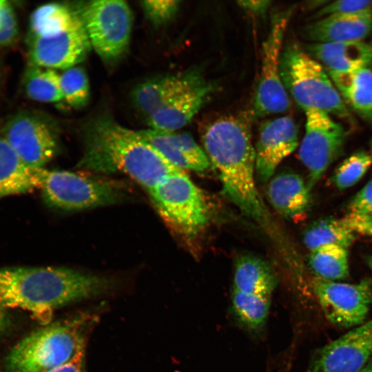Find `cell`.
<instances>
[{"label": "cell", "mask_w": 372, "mask_h": 372, "mask_svg": "<svg viewBox=\"0 0 372 372\" xmlns=\"http://www.w3.org/2000/svg\"><path fill=\"white\" fill-rule=\"evenodd\" d=\"M180 1L175 0H146L141 6L147 19L159 26L171 21L179 10Z\"/></svg>", "instance_id": "cell-32"}, {"label": "cell", "mask_w": 372, "mask_h": 372, "mask_svg": "<svg viewBox=\"0 0 372 372\" xmlns=\"http://www.w3.org/2000/svg\"><path fill=\"white\" fill-rule=\"evenodd\" d=\"M298 145V128L291 117L281 116L263 123L255 147L256 175L260 181L268 182Z\"/></svg>", "instance_id": "cell-15"}, {"label": "cell", "mask_w": 372, "mask_h": 372, "mask_svg": "<svg viewBox=\"0 0 372 372\" xmlns=\"http://www.w3.org/2000/svg\"><path fill=\"white\" fill-rule=\"evenodd\" d=\"M4 306L0 300V335L3 332V328L5 327L6 322V316L4 312Z\"/></svg>", "instance_id": "cell-39"}, {"label": "cell", "mask_w": 372, "mask_h": 372, "mask_svg": "<svg viewBox=\"0 0 372 372\" xmlns=\"http://www.w3.org/2000/svg\"><path fill=\"white\" fill-rule=\"evenodd\" d=\"M111 286L106 278L63 267L0 269V300L4 307L25 310L46 325L56 309L99 296Z\"/></svg>", "instance_id": "cell-1"}, {"label": "cell", "mask_w": 372, "mask_h": 372, "mask_svg": "<svg viewBox=\"0 0 372 372\" xmlns=\"http://www.w3.org/2000/svg\"><path fill=\"white\" fill-rule=\"evenodd\" d=\"M27 96L37 101L54 103L63 100L60 74L56 70L30 65L23 76Z\"/></svg>", "instance_id": "cell-28"}, {"label": "cell", "mask_w": 372, "mask_h": 372, "mask_svg": "<svg viewBox=\"0 0 372 372\" xmlns=\"http://www.w3.org/2000/svg\"><path fill=\"white\" fill-rule=\"evenodd\" d=\"M371 48H372V44H371Z\"/></svg>", "instance_id": "cell-42"}, {"label": "cell", "mask_w": 372, "mask_h": 372, "mask_svg": "<svg viewBox=\"0 0 372 372\" xmlns=\"http://www.w3.org/2000/svg\"><path fill=\"white\" fill-rule=\"evenodd\" d=\"M367 263L370 268L372 269V256L367 258Z\"/></svg>", "instance_id": "cell-41"}, {"label": "cell", "mask_w": 372, "mask_h": 372, "mask_svg": "<svg viewBox=\"0 0 372 372\" xmlns=\"http://www.w3.org/2000/svg\"><path fill=\"white\" fill-rule=\"evenodd\" d=\"M96 320L95 315L80 313L31 333L6 357V372H43L68 362L85 349Z\"/></svg>", "instance_id": "cell-4"}, {"label": "cell", "mask_w": 372, "mask_h": 372, "mask_svg": "<svg viewBox=\"0 0 372 372\" xmlns=\"http://www.w3.org/2000/svg\"><path fill=\"white\" fill-rule=\"evenodd\" d=\"M305 133L298 155L309 171L311 190L342 149L346 132L343 126L325 112L305 111Z\"/></svg>", "instance_id": "cell-11"}, {"label": "cell", "mask_w": 372, "mask_h": 372, "mask_svg": "<svg viewBox=\"0 0 372 372\" xmlns=\"http://www.w3.org/2000/svg\"><path fill=\"white\" fill-rule=\"evenodd\" d=\"M372 357V320L318 349L307 372H357Z\"/></svg>", "instance_id": "cell-13"}, {"label": "cell", "mask_w": 372, "mask_h": 372, "mask_svg": "<svg viewBox=\"0 0 372 372\" xmlns=\"http://www.w3.org/2000/svg\"><path fill=\"white\" fill-rule=\"evenodd\" d=\"M290 10L276 15L262 45L260 75L255 94L254 114L261 117L285 112L290 107L280 74V58Z\"/></svg>", "instance_id": "cell-9"}, {"label": "cell", "mask_w": 372, "mask_h": 372, "mask_svg": "<svg viewBox=\"0 0 372 372\" xmlns=\"http://www.w3.org/2000/svg\"><path fill=\"white\" fill-rule=\"evenodd\" d=\"M3 136L21 161L33 169L43 168L57 153L59 134L45 116L19 112L6 122Z\"/></svg>", "instance_id": "cell-10"}, {"label": "cell", "mask_w": 372, "mask_h": 372, "mask_svg": "<svg viewBox=\"0 0 372 372\" xmlns=\"http://www.w3.org/2000/svg\"><path fill=\"white\" fill-rule=\"evenodd\" d=\"M342 220L353 231L372 236V213L367 215L349 213Z\"/></svg>", "instance_id": "cell-36"}, {"label": "cell", "mask_w": 372, "mask_h": 372, "mask_svg": "<svg viewBox=\"0 0 372 372\" xmlns=\"http://www.w3.org/2000/svg\"><path fill=\"white\" fill-rule=\"evenodd\" d=\"M372 164V156L365 152H356L346 158L335 170L333 183L339 189L356 184Z\"/></svg>", "instance_id": "cell-31"}, {"label": "cell", "mask_w": 372, "mask_h": 372, "mask_svg": "<svg viewBox=\"0 0 372 372\" xmlns=\"http://www.w3.org/2000/svg\"><path fill=\"white\" fill-rule=\"evenodd\" d=\"M238 3L245 11L256 15L264 14L268 10L269 1H240Z\"/></svg>", "instance_id": "cell-38"}, {"label": "cell", "mask_w": 372, "mask_h": 372, "mask_svg": "<svg viewBox=\"0 0 372 372\" xmlns=\"http://www.w3.org/2000/svg\"><path fill=\"white\" fill-rule=\"evenodd\" d=\"M84 149L78 167L102 174L122 173L147 192L171 174L174 166L137 131L111 118L91 121L83 133Z\"/></svg>", "instance_id": "cell-2"}, {"label": "cell", "mask_w": 372, "mask_h": 372, "mask_svg": "<svg viewBox=\"0 0 372 372\" xmlns=\"http://www.w3.org/2000/svg\"><path fill=\"white\" fill-rule=\"evenodd\" d=\"M137 132L168 161L181 170L203 172L211 165L205 150L188 133L152 128Z\"/></svg>", "instance_id": "cell-17"}, {"label": "cell", "mask_w": 372, "mask_h": 372, "mask_svg": "<svg viewBox=\"0 0 372 372\" xmlns=\"http://www.w3.org/2000/svg\"><path fill=\"white\" fill-rule=\"evenodd\" d=\"M329 77L342 99L363 118L372 121V70L362 68Z\"/></svg>", "instance_id": "cell-24"}, {"label": "cell", "mask_w": 372, "mask_h": 372, "mask_svg": "<svg viewBox=\"0 0 372 372\" xmlns=\"http://www.w3.org/2000/svg\"><path fill=\"white\" fill-rule=\"evenodd\" d=\"M357 372H372V362L366 364L365 366H364L362 369H361Z\"/></svg>", "instance_id": "cell-40"}, {"label": "cell", "mask_w": 372, "mask_h": 372, "mask_svg": "<svg viewBox=\"0 0 372 372\" xmlns=\"http://www.w3.org/2000/svg\"><path fill=\"white\" fill-rule=\"evenodd\" d=\"M148 192L163 217L186 236L196 235L209 220L204 194L183 170L167 176Z\"/></svg>", "instance_id": "cell-7"}, {"label": "cell", "mask_w": 372, "mask_h": 372, "mask_svg": "<svg viewBox=\"0 0 372 372\" xmlns=\"http://www.w3.org/2000/svg\"><path fill=\"white\" fill-rule=\"evenodd\" d=\"M203 76L189 72L147 80L134 89L132 99L136 108L146 119L174 96L196 84Z\"/></svg>", "instance_id": "cell-20"}, {"label": "cell", "mask_w": 372, "mask_h": 372, "mask_svg": "<svg viewBox=\"0 0 372 372\" xmlns=\"http://www.w3.org/2000/svg\"><path fill=\"white\" fill-rule=\"evenodd\" d=\"M372 30V11L334 14L306 25L304 34L313 43L362 41Z\"/></svg>", "instance_id": "cell-19"}, {"label": "cell", "mask_w": 372, "mask_h": 372, "mask_svg": "<svg viewBox=\"0 0 372 372\" xmlns=\"http://www.w3.org/2000/svg\"><path fill=\"white\" fill-rule=\"evenodd\" d=\"M372 11V1L338 0L322 7L314 18L321 19L334 14H355Z\"/></svg>", "instance_id": "cell-33"}, {"label": "cell", "mask_w": 372, "mask_h": 372, "mask_svg": "<svg viewBox=\"0 0 372 372\" xmlns=\"http://www.w3.org/2000/svg\"><path fill=\"white\" fill-rule=\"evenodd\" d=\"M201 138L224 193L245 214L264 223L267 211L256 185L255 148L245 122L234 116L218 118L203 128Z\"/></svg>", "instance_id": "cell-3"}, {"label": "cell", "mask_w": 372, "mask_h": 372, "mask_svg": "<svg viewBox=\"0 0 372 372\" xmlns=\"http://www.w3.org/2000/svg\"><path fill=\"white\" fill-rule=\"evenodd\" d=\"M268 182V200L280 214L288 218H296L309 209L310 189L298 174L284 172L272 177Z\"/></svg>", "instance_id": "cell-21"}, {"label": "cell", "mask_w": 372, "mask_h": 372, "mask_svg": "<svg viewBox=\"0 0 372 372\" xmlns=\"http://www.w3.org/2000/svg\"><path fill=\"white\" fill-rule=\"evenodd\" d=\"M280 74L287 92L304 111L318 110L351 122L349 110L324 67L296 45L282 51Z\"/></svg>", "instance_id": "cell-5"}, {"label": "cell", "mask_w": 372, "mask_h": 372, "mask_svg": "<svg viewBox=\"0 0 372 372\" xmlns=\"http://www.w3.org/2000/svg\"><path fill=\"white\" fill-rule=\"evenodd\" d=\"M45 203L64 210H81L114 204L124 197L112 183L79 172L40 171V187Z\"/></svg>", "instance_id": "cell-6"}, {"label": "cell", "mask_w": 372, "mask_h": 372, "mask_svg": "<svg viewBox=\"0 0 372 372\" xmlns=\"http://www.w3.org/2000/svg\"><path fill=\"white\" fill-rule=\"evenodd\" d=\"M271 298L234 290L231 295L233 311L241 324L253 331L265 324Z\"/></svg>", "instance_id": "cell-29"}, {"label": "cell", "mask_w": 372, "mask_h": 372, "mask_svg": "<svg viewBox=\"0 0 372 372\" xmlns=\"http://www.w3.org/2000/svg\"><path fill=\"white\" fill-rule=\"evenodd\" d=\"M355 233L342 219L325 218L314 222L306 229L303 242L310 251L329 245L347 249L355 240Z\"/></svg>", "instance_id": "cell-26"}, {"label": "cell", "mask_w": 372, "mask_h": 372, "mask_svg": "<svg viewBox=\"0 0 372 372\" xmlns=\"http://www.w3.org/2000/svg\"><path fill=\"white\" fill-rule=\"evenodd\" d=\"M349 208L350 214L367 215L372 213V180L355 195Z\"/></svg>", "instance_id": "cell-35"}, {"label": "cell", "mask_w": 372, "mask_h": 372, "mask_svg": "<svg viewBox=\"0 0 372 372\" xmlns=\"http://www.w3.org/2000/svg\"><path fill=\"white\" fill-rule=\"evenodd\" d=\"M312 287L319 304L333 324L355 327L364 322L372 304V282L367 279L355 284L315 277Z\"/></svg>", "instance_id": "cell-12"}, {"label": "cell", "mask_w": 372, "mask_h": 372, "mask_svg": "<svg viewBox=\"0 0 372 372\" xmlns=\"http://www.w3.org/2000/svg\"><path fill=\"white\" fill-rule=\"evenodd\" d=\"M43 372H85V349L79 351L68 362Z\"/></svg>", "instance_id": "cell-37"}, {"label": "cell", "mask_w": 372, "mask_h": 372, "mask_svg": "<svg viewBox=\"0 0 372 372\" xmlns=\"http://www.w3.org/2000/svg\"><path fill=\"white\" fill-rule=\"evenodd\" d=\"M307 51L324 67L329 76L372 66V48L362 41L312 43L307 46Z\"/></svg>", "instance_id": "cell-18"}, {"label": "cell", "mask_w": 372, "mask_h": 372, "mask_svg": "<svg viewBox=\"0 0 372 372\" xmlns=\"http://www.w3.org/2000/svg\"><path fill=\"white\" fill-rule=\"evenodd\" d=\"M18 34V25L12 6L0 0V45L13 42Z\"/></svg>", "instance_id": "cell-34"}, {"label": "cell", "mask_w": 372, "mask_h": 372, "mask_svg": "<svg viewBox=\"0 0 372 372\" xmlns=\"http://www.w3.org/2000/svg\"><path fill=\"white\" fill-rule=\"evenodd\" d=\"M78 10L92 48L103 61L118 59L131 37L133 15L128 4L120 0L92 1Z\"/></svg>", "instance_id": "cell-8"}, {"label": "cell", "mask_w": 372, "mask_h": 372, "mask_svg": "<svg viewBox=\"0 0 372 372\" xmlns=\"http://www.w3.org/2000/svg\"><path fill=\"white\" fill-rule=\"evenodd\" d=\"M277 285L276 276L267 262L252 255L238 259L234 276V289L271 298Z\"/></svg>", "instance_id": "cell-23"}, {"label": "cell", "mask_w": 372, "mask_h": 372, "mask_svg": "<svg viewBox=\"0 0 372 372\" xmlns=\"http://www.w3.org/2000/svg\"><path fill=\"white\" fill-rule=\"evenodd\" d=\"M214 90V85L203 77L148 117L147 125L154 130L178 131L192 120L209 99Z\"/></svg>", "instance_id": "cell-16"}, {"label": "cell", "mask_w": 372, "mask_h": 372, "mask_svg": "<svg viewBox=\"0 0 372 372\" xmlns=\"http://www.w3.org/2000/svg\"><path fill=\"white\" fill-rule=\"evenodd\" d=\"M63 99L74 108L85 107L90 99V83L84 69L76 65L60 74Z\"/></svg>", "instance_id": "cell-30"}, {"label": "cell", "mask_w": 372, "mask_h": 372, "mask_svg": "<svg viewBox=\"0 0 372 372\" xmlns=\"http://www.w3.org/2000/svg\"><path fill=\"white\" fill-rule=\"evenodd\" d=\"M309 265L316 277L335 281L349 276L348 252L346 248L329 245L311 251Z\"/></svg>", "instance_id": "cell-27"}, {"label": "cell", "mask_w": 372, "mask_h": 372, "mask_svg": "<svg viewBox=\"0 0 372 372\" xmlns=\"http://www.w3.org/2000/svg\"><path fill=\"white\" fill-rule=\"evenodd\" d=\"M81 19L79 10L51 3L37 8L30 21V38L51 37L72 28Z\"/></svg>", "instance_id": "cell-25"}, {"label": "cell", "mask_w": 372, "mask_h": 372, "mask_svg": "<svg viewBox=\"0 0 372 372\" xmlns=\"http://www.w3.org/2000/svg\"><path fill=\"white\" fill-rule=\"evenodd\" d=\"M41 169L25 165L0 134V198L39 188Z\"/></svg>", "instance_id": "cell-22"}, {"label": "cell", "mask_w": 372, "mask_h": 372, "mask_svg": "<svg viewBox=\"0 0 372 372\" xmlns=\"http://www.w3.org/2000/svg\"><path fill=\"white\" fill-rule=\"evenodd\" d=\"M91 48L81 17L72 28L61 33L29 38L30 65L56 70L77 65Z\"/></svg>", "instance_id": "cell-14"}]
</instances>
